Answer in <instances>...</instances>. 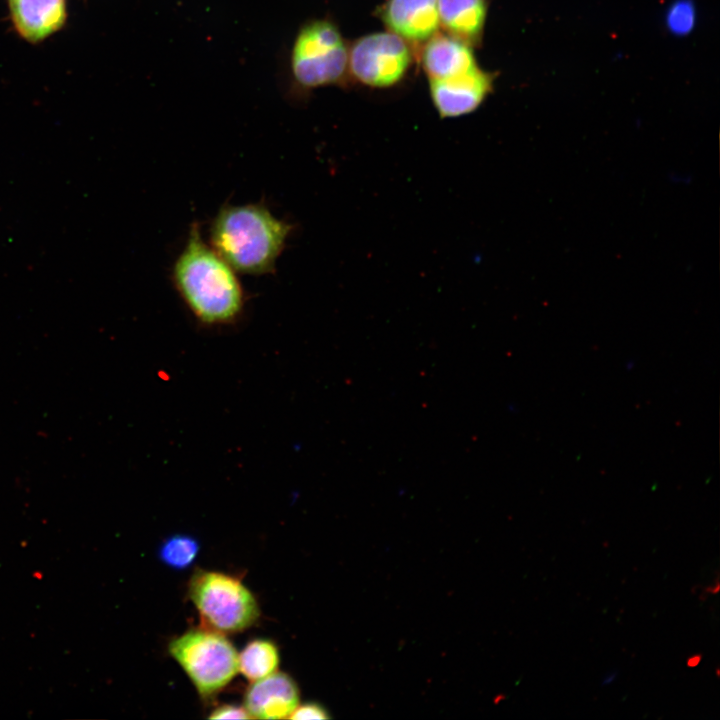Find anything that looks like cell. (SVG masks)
I'll return each instance as SVG.
<instances>
[{
	"label": "cell",
	"instance_id": "13",
	"mask_svg": "<svg viewBox=\"0 0 720 720\" xmlns=\"http://www.w3.org/2000/svg\"><path fill=\"white\" fill-rule=\"evenodd\" d=\"M280 662L277 645L269 639L256 638L238 654V671L256 681L277 671Z\"/></svg>",
	"mask_w": 720,
	"mask_h": 720
},
{
	"label": "cell",
	"instance_id": "16",
	"mask_svg": "<svg viewBox=\"0 0 720 720\" xmlns=\"http://www.w3.org/2000/svg\"><path fill=\"white\" fill-rule=\"evenodd\" d=\"M290 719L306 720V719H328L330 715L326 708L317 702H306L292 711Z\"/></svg>",
	"mask_w": 720,
	"mask_h": 720
},
{
	"label": "cell",
	"instance_id": "17",
	"mask_svg": "<svg viewBox=\"0 0 720 720\" xmlns=\"http://www.w3.org/2000/svg\"><path fill=\"white\" fill-rule=\"evenodd\" d=\"M209 719H251L246 709L234 704H223L208 715Z\"/></svg>",
	"mask_w": 720,
	"mask_h": 720
},
{
	"label": "cell",
	"instance_id": "9",
	"mask_svg": "<svg viewBox=\"0 0 720 720\" xmlns=\"http://www.w3.org/2000/svg\"><path fill=\"white\" fill-rule=\"evenodd\" d=\"M300 700V692L294 679L284 672H274L247 687L244 708L251 718L285 719L290 716Z\"/></svg>",
	"mask_w": 720,
	"mask_h": 720
},
{
	"label": "cell",
	"instance_id": "15",
	"mask_svg": "<svg viewBox=\"0 0 720 720\" xmlns=\"http://www.w3.org/2000/svg\"><path fill=\"white\" fill-rule=\"evenodd\" d=\"M694 22L695 11L689 1H678L671 7L667 15V24L670 30L677 34H684L690 31Z\"/></svg>",
	"mask_w": 720,
	"mask_h": 720
},
{
	"label": "cell",
	"instance_id": "3",
	"mask_svg": "<svg viewBox=\"0 0 720 720\" xmlns=\"http://www.w3.org/2000/svg\"><path fill=\"white\" fill-rule=\"evenodd\" d=\"M349 45L328 17L312 18L297 30L287 68L286 94L302 101L320 87L340 85L348 75Z\"/></svg>",
	"mask_w": 720,
	"mask_h": 720
},
{
	"label": "cell",
	"instance_id": "18",
	"mask_svg": "<svg viewBox=\"0 0 720 720\" xmlns=\"http://www.w3.org/2000/svg\"><path fill=\"white\" fill-rule=\"evenodd\" d=\"M701 660H702L701 654H694L687 659V666L690 668H694L699 665Z\"/></svg>",
	"mask_w": 720,
	"mask_h": 720
},
{
	"label": "cell",
	"instance_id": "4",
	"mask_svg": "<svg viewBox=\"0 0 720 720\" xmlns=\"http://www.w3.org/2000/svg\"><path fill=\"white\" fill-rule=\"evenodd\" d=\"M188 596L201 626L224 635L251 627L260 616L253 593L238 577L223 572L196 569L188 583Z\"/></svg>",
	"mask_w": 720,
	"mask_h": 720
},
{
	"label": "cell",
	"instance_id": "6",
	"mask_svg": "<svg viewBox=\"0 0 720 720\" xmlns=\"http://www.w3.org/2000/svg\"><path fill=\"white\" fill-rule=\"evenodd\" d=\"M412 46L390 32L363 35L349 45L348 74L370 88H390L400 83L413 64Z\"/></svg>",
	"mask_w": 720,
	"mask_h": 720
},
{
	"label": "cell",
	"instance_id": "12",
	"mask_svg": "<svg viewBox=\"0 0 720 720\" xmlns=\"http://www.w3.org/2000/svg\"><path fill=\"white\" fill-rule=\"evenodd\" d=\"M440 27L445 33L478 47L488 14L487 0H437Z\"/></svg>",
	"mask_w": 720,
	"mask_h": 720
},
{
	"label": "cell",
	"instance_id": "5",
	"mask_svg": "<svg viewBox=\"0 0 720 720\" xmlns=\"http://www.w3.org/2000/svg\"><path fill=\"white\" fill-rule=\"evenodd\" d=\"M168 652L204 699L221 691L238 672L234 645L224 634L202 626L172 639Z\"/></svg>",
	"mask_w": 720,
	"mask_h": 720
},
{
	"label": "cell",
	"instance_id": "2",
	"mask_svg": "<svg viewBox=\"0 0 720 720\" xmlns=\"http://www.w3.org/2000/svg\"><path fill=\"white\" fill-rule=\"evenodd\" d=\"M293 225L263 204L224 205L209 228L210 246L236 272L273 273Z\"/></svg>",
	"mask_w": 720,
	"mask_h": 720
},
{
	"label": "cell",
	"instance_id": "14",
	"mask_svg": "<svg viewBox=\"0 0 720 720\" xmlns=\"http://www.w3.org/2000/svg\"><path fill=\"white\" fill-rule=\"evenodd\" d=\"M200 550L199 541L187 534L165 538L158 548V558L167 567L184 570L192 565Z\"/></svg>",
	"mask_w": 720,
	"mask_h": 720
},
{
	"label": "cell",
	"instance_id": "8",
	"mask_svg": "<svg viewBox=\"0 0 720 720\" xmlns=\"http://www.w3.org/2000/svg\"><path fill=\"white\" fill-rule=\"evenodd\" d=\"M376 14L411 46L423 45L440 29L437 0H386Z\"/></svg>",
	"mask_w": 720,
	"mask_h": 720
},
{
	"label": "cell",
	"instance_id": "19",
	"mask_svg": "<svg viewBox=\"0 0 720 720\" xmlns=\"http://www.w3.org/2000/svg\"><path fill=\"white\" fill-rule=\"evenodd\" d=\"M617 676V673H612L609 677L604 679L603 685L611 683Z\"/></svg>",
	"mask_w": 720,
	"mask_h": 720
},
{
	"label": "cell",
	"instance_id": "20",
	"mask_svg": "<svg viewBox=\"0 0 720 720\" xmlns=\"http://www.w3.org/2000/svg\"><path fill=\"white\" fill-rule=\"evenodd\" d=\"M716 674H717V676H719V669L716 670Z\"/></svg>",
	"mask_w": 720,
	"mask_h": 720
},
{
	"label": "cell",
	"instance_id": "11",
	"mask_svg": "<svg viewBox=\"0 0 720 720\" xmlns=\"http://www.w3.org/2000/svg\"><path fill=\"white\" fill-rule=\"evenodd\" d=\"M420 59L427 80L452 78L479 66L473 47L445 32L423 44Z\"/></svg>",
	"mask_w": 720,
	"mask_h": 720
},
{
	"label": "cell",
	"instance_id": "1",
	"mask_svg": "<svg viewBox=\"0 0 720 720\" xmlns=\"http://www.w3.org/2000/svg\"><path fill=\"white\" fill-rule=\"evenodd\" d=\"M237 272L202 238L193 223L176 257L171 280L178 295L202 325H231L242 315L246 303Z\"/></svg>",
	"mask_w": 720,
	"mask_h": 720
},
{
	"label": "cell",
	"instance_id": "7",
	"mask_svg": "<svg viewBox=\"0 0 720 720\" xmlns=\"http://www.w3.org/2000/svg\"><path fill=\"white\" fill-rule=\"evenodd\" d=\"M495 74L477 66L447 79L428 80L432 103L441 118H454L475 111L493 89Z\"/></svg>",
	"mask_w": 720,
	"mask_h": 720
},
{
	"label": "cell",
	"instance_id": "10",
	"mask_svg": "<svg viewBox=\"0 0 720 720\" xmlns=\"http://www.w3.org/2000/svg\"><path fill=\"white\" fill-rule=\"evenodd\" d=\"M7 3L16 33L32 44L51 37L67 22L66 0H7Z\"/></svg>",
	"mask_w": 720,
	"mask_h": 720
}]
</instances>
